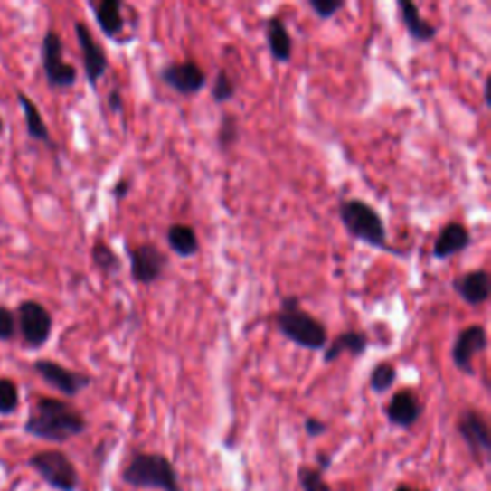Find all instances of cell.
I'll return each mask as SVG.
<instances>
[{"label":"cell","mask_w":491,"mask_h":491,"mask_svg":"<svg viewBox=\"0 0 491 491\" xmlns=\"http://www.w3.org/2000/svg\"><path fill=\"white\" fill-rule=\"evenodd\" d=\"M489 77L486 79V83H484V102H486V106L487 108H491V99H489Z\"/></svg>","instance_id":"obj_35"},{"label":"cell","mask_w":491,"mask_h":491,"mask_svg":"<svg viewBox=\"0 0 491 491\" xmlns=\"http://www.w3.org/2000/svg\"><path fill=\"white\" fill-rule=\"evenodd\" d=\"M18 102H20V106L24 109L27 135L33 140H41V142H46V145H52L51 131H49V127H46L37 104L31 100L29 97H25L24 92H18Z\"/></svg>","instance_id":"obj_22"},{"label":"cell","mask_w":491,"mask_h":491,"mask_svg":"<svg viewBox=\"0 0 491 491\" xmlns=\"http://www.w3.org/2000/svg\"><path fill=\"white\" fill-rule=\"evenodd\" d=\"M398 6H400V14H401V22H403L411 39L419 44L430 42L436 39L438 27L432 25L429 20L422 18L419 5L411 3V0H400Z\"/></svg>","instance_id":"obj_18"},{"label":"cell","mask_w":491,"mask_h":491,"mask_svg":"<svg viewBox=\"0 0 491 491\" xmlns=\"http://www.w3.org/2000/svg\"><path fill=\"white\" fill-rule=\"evenodd\" d=\"M129 265L137 284H154L164 277L169 260L156 244L145 242L129 250Z\"/></svg>","instance_id":"obj_9"},{"label":"cell","mask_w":491,"mask_h":491,"mask_svg":"<svg viewBox=\"0 0 491 491\" xmlns=\"http://www.w3.org/2000/svg\"><path fill=\"white\" fill-rule=\"evenodd\" d=\"M3 131H5V123H3V119H0V133Z\"/></svg>","instance_id":"obj_37"},{"label":"cell","mask_w":491,"mask_h":491,"mask_svg":"<svg viewBox=\"0 0 491 491\" xmlns=\"http://www.w3.org/2000/svg\"><path fill=\"white\" fill-rule=\"evenodd\" d=\"M275 326L288 342L309 352H323L328 344L325 323L304 311L297 296L282 297L280 311L275 315Z\"/></svg>","instance_id":"obj_2"},{"label":"cell","mask_w":491,"mask_h":491,"mask_svg":"<svg viewBox=\"0 0 491 491\" xmlns=\"http://www.w3.org/2000/svg\"><path fill=\"white\" fill-rule=\"evenodd\" d=\"M42 70L51 89H71L77 83V70L63 61V42L56 31H49L41 44Z\"/></svg>","instance_id":"obj_6"},{"label":"cell","mask_w":491,"mask_h":491,"mask_svg":"<svg viewBox=\"0 0 491 491\" xmlns=\"http://www.w3.org/2000/svg\"><path fill=\"white\" fill-rule=\"evenodd\" d=\"M165 241L169 250L173 253H177L179 258H194L200 251V241L196 231L184 223L171 225L165 232Z\"/></svg>","instance_id":"obj_20"},{"label":"cell","mask_w":491,"mask_h":491,"mask_svg":"<svg viewBox=\"0 0 491 491\" xmlns=\"http://www.w3.org/2000/svg\"><path fill=\"white\" fill-rule=\"evenodd\" d=\"M422 415V403L413 390H400L392 395L386 407V417L393 426L413 429Z\"/></svg>","instance_id":"obj_15"},{"label":"cell","mask_w":491,"mask_h":491,"mask_svg":"<svg viewBox=\"0 0 491 491\" xmlns=\"http://www.w3.org/2000/svg\"><path fill=\"white\" fill-rule=\"evenodd\" d=\"M75 37H77L79 49H81L87 83L90 85L92 90H97L99 81L108 71V56L100 46V42L92 37L87 24L75 22Z\"/></svg>","instance_id":"obj_12"},{"label":"cell","mask_w":491,"mask_h":491,"mask_svg":"<svg viewBox=\"0 0 491 491\" xmlns=\"http://www.w3.org/2000/svg\"><path fill=\"white\" fill-rule=\"evenodd\" d=\"M108 108L112 109L114 114H119L123 109V94L119 89H114L112 92L108 94Z\"/></svg>","instance_id":"obj_33"},{"label":"cell","mask_w":491,"mask_h":491,"mask_svg":"<svg viewBox=\"0 0 491 491\" xmlns=\"http://www.w3.org/2000/svg\"><path fill=\"white\" fill-rule=\"evenodd\" d=\"M92 8L100 31L108 39H116L119 33H123L125 20L121 15V0H102V3L94 5Z\"/></svg>","instance_id":"obj_21"},{"label":"cell","mask_w":491,"mask_h":491,"mask_svg":"<svg viewBox=\"0 0 491 491\" xmlns=\"http://www.w3.org/2000/svg\"><path fill=\"white\" fill-rule=\"evenodd\" d=\"M304 429H306V434L309 438H319L326 432V424L319 419H315V417H307L306 422H304Z\"/></svg>","instance_id":"obj_31"},{"label":"cell","mask_w":491,"mask_h":491,"mask_svg":"<svg viewBox=\"0 0 491 491\" xmlns=\"http://www.w3.org/2000/svg\"><path fill=\"white\" fill-rule=\"evenodd\" d=\"M395 491H429V489H415V487H411V486H405V484H401V486H398V487H395Z\"/></svg>","instance_id":"obj_36"},{"label":"cell","mask_w":491,"mask_h":491,"mask_svg":"<svg viewBox=\"0 0 491 491\" xmlns=\"http://www.w3.org/2000/svg\"><path fill=\"white\" fill-rule=\"evenodd\" d=\"M29 467L58 491H75L79 487V474L71 458L60 449L39 451L29 458Z\"/></svg>","instance_id":"obj_5"},{"label":"cell","mask_w":491,"mask_h":491,"mask_svg":"<svg viewBox=\"0 0 491 491\" xmlns=\"http://www.w3.org/2000/svg\"><path fill=\"white\" fill-rule=\"evenodd\" d=\"M241 138V127L239 119H236L232 114H223L219 123V131H217V145L221 150H229L232 148L236 142Z\"/></svg>","instance_id":"obj_25"},{"label":"cell","mask_w":491,"mask_h":491,"mask_svg":"<svg viewBox=\"0 0 491 491\" xmlns=\"http://www.w3.org/2000/svg\"><path fill=\"white\" fill-rule=\"evenodd\" d=\"M24 430L39 439L63 443L87 430V420L71 403L56 398H39L31 409Z\"/></svg>","instance_id":"obj_1"},{"label":"cell","mask_w":491,"mask_h":491,"mask_svg":"<svg viewBox=\"0 0 491 491\" xmlns=\"http://www.w3.org/2000/svg\"><path fill=\"white\" fill-rule=\"evenodd\" d=\"M307 6L319 20H332L338 12L345 8V0H307Z\"/></svg>","instance_id":"obj_29"},{"label":"cell","mask_w":491,"mask_h":491,"mask_svg":"<svg viewBox=\"0 0 491 491\" xmlns=\"http://www.w3.org/2000/svg\"><path fill=\"white\" fill-rule=\"evenodd\" d=\"M90 258H92V263L97 265L100 271L108 277H112V275H118L121 271V260L118 253L114 251V248L99 241L97 244L92 246L90 250Z\"/></svg>","instance_id":"obj_23"},{"label":"cell","mask_w":491,"mask_h":491,"mask_svg":"<svg viewBox=\"0 0 491 491\" xmlns=\"http://www.w3.org/2000/svg\"><path fill=\"white\" fill-rule=\"evenodd\" d=\"M369 347V338L367 335L357 330H345L342 335H338L323 350V363L325 365H332V363L338 361L344 354H350L354 357H361L367 352Z\"/></svg>","instance_id":"obj_17"},{"label":"cell","mask_w":491,"mask_h":491,"mask_svg":"<svg viewBox=\"0 0 491 491\" xmlns=\"http://www.w3.org/2000/svg\"><path fill=\"white\" fill-rule=\"evenodd\" d=\"M297 480L304 491H332L323 478V472L311 467H299Z\"/></svg>","instance_id":"obj_28"},{"label":"cell","mask_w":491,"mask_h":491,"mask_svg":"<svg viewBox=\"0 0 491 491\" xmlns=\"http://www.w3.org/2000/svg\"><path fill=\"white\" fill-rule=\"evenodd\" d=\"M236 97V83L232 75L227 70H219L215 83L212 89V99L215 104H225L231 102Z\"/></svg>","instance_id":"obj_26"},{"label":"cell","mask_w":491,"mask_h":491,"mask_svg":"<svg viewBox=\"0 0 491 491\" xmlns=\"http://www.w3.org/2000/svg\"><path fill=\"white\" fill-rule=\"evenodd\" d=\"M395 380H398V369L392 363H378L369 376V388L374 393H384L395 384Z\"/></svg>","instance_id":"obj_24"},{"label":"cell","mask_w":491,"mask_h":491,"mask_svg":"<svg viewBox=\"0 0 491 491\" xmlns=\"http://www.w3.org/2000/svg\"><path fill=\"white\" fill-rule=\"evenodd\" d=\"M267 31V44L269 52H271L273 60L279 63H288L292 60V37L288 33V27L284 24L280 15H271L265 22Z\"/></svg>","instance_id":"obj_19"},{"label":"cell","mask_w":491,"mask_h":491,"mask_svg":"<svg viewBox=\"0 0 491 491\" xmlns=\"http://www.w3.org/2000/svg\"><path fill=\"white\" fill-rule=\"evenodd\" d=\"M35 373L44 380L51 388L58 390L60 393L68 395V398H75L77 393H81L92 384V378L83 373L70 371L60 363L51 359H39L33 363Z\"/></svg>","instance_id":"obj_10"},{"label":"cell","mask_w":491,"mask_h":491,"mask_svg":"<svg viewBox=\"0 0 491 491\" xmlns=\"http://www.w3.org/2000/svg\"><path fill=\"white\" fill-rule=\"evenodd\" d=\"M15 330H18V323H15V315L0 306V342H10L15 336Z\"/></svg>","instance_id":"obj_30"},{"label":"cell","mask_w":491,"mask_h":491,"mask_svg":"<svg viewBox=\"0 0 491 491\" xmlns=\"http://www.w3.org/2000/svg\"><path fill=\"white\" fill-rule=\"evenodd\" d=\"M472 242V236L468 229L463 223H457V221H451V223L443 225L441 231L438 232L434 248H432V258L446 261L449 258H455L457 253H463Z\"/></svg>","instance_id":"obj_16"},{"label":"cell","mask_w":491,"mask_h":491,"mask_svg":"<svg viewBox=\"0 0 491 491\" xmlns=\"http://www.w3.org/2000/svg\"><path fill=\"white\" fill-rule=\"evenodd\" d=\"M20 405V392L14 380L0 378V415H12Z\"/></svg>","instance_id":"obj_27"},{"label":"cell","mask_w":491,"mask_h":491,"mask_svg":"<svg viewBox=\"0 0 491 491\" xmlns=\"http://www.w3.org/2000/svg\"><path fill=\"white\" fill-rule=\"evenodd\" d=\"M487 350V332L482 325H470L458 332L453 350H451V359L455 363L457 371H461L468 376L477 374L474 371L472 361L477 355L484 354Z\"/></svg>","instance_id":"obj_13"},{"label":"cell","mask_w":491,"mask_h":491,"mask_svg":"<svg viewBox=\"0 0 491 491\" xmlns=\"http://www.w3.org/2000/svg\"><path fill=\"white\" fill-rule=\"evenodd\" d=\"M162 81L181 97H194L208 85V75L196 61H173L162 68Z\"/></svg>","instance_id":"obj_11"},{"label":"cell","mask_w":491,"mask_h":491,"mask_svg":"<svg viewBox=\"0 0 491 491\" xmlns=\"http://www.w3.org/2000/svg\"><path fill=\"white\" fill-rule=\"evenodd\" d=\"M129 193H131V181H129V179H121V181H118L116 186L112 188V196H114L118 202L125 200L127 196H129Z\"/></svg>","instance_id":"obj_32"},{"label":"cell","mask_w":491,"mask_h":491,"mask_svg":"<svg viewBox=\"0 0 491 491\" xmlns=\"http://www.w3.org/2000/svg\"><path fill=\"white\" fill-rule=\"evenodd\" d=\"M338 217L354 241L380 251H390L393 256H401V251L388 242V231L382 215L367 202L359 198L342 200L338 205Z\"/></svg>","instance_id":"obj_3"},{"label":"cell","mask_w":491,"mask_h":491,"mask_svg":"<svg viewBox=\"0 0 491 491\" xmlns=\"http://www.w3.org/2000/svg\"><path fill=\"white\" fill-rule=\"evenodd\" d=\"M22 332L24 342L39 350L46 342L51 340L54 319L51 311L46 309L42 304L35 302V299H25L18 306V319H15Z\"/></svg>","instance_id":"obj_7"},{"label":"cell","mask_w":491,"mask_h":491,"mask_svg":"<svg viewBox=\"0 0 491 491\" xmlns=\"http://www.w3.org/2000/svg\"><path fill=\"white\" fill-rule=\"evenodd\" d=\"M453 292L463 299L465 304L478 307L484 306L491 296V277L484 269L477 271H468L465 275H458L451 282Z\"/></svg>","instance_id":"obj_14"},{"label":"cell","mask_w":491,"mask_h":491,"mask_svg":"<svg viewBox=\"0 0 491 491\" xmlns=\"http://www.w3.org/2000/svg\"><path fill=\"white\" fill-rule=\"evenodd\" d=\"M457 432L467 443V448L477 465H486L491 453V434L486 417L477 409H467L457 420Z\"/></svg>","instance_id":"obj_8"},{"label":"cell","mask_w":491,"mask_h":491,"mask_svg":"<svg viewBox=\"0 0 491 491\" xmlns=\"http://www.w3.org/2000/svg\"><path fill=\"white\" fill-rule=\"evenodd\" d=\"M121 478L133 487L183 491L175 467L165 455L160 453H135L131 463L123 470Z\"/></svg>","instance_id":"obj_4"},{"label":"cell","mask_w":491,"mask_h":491,"mask_svg":"<svg viewBox=\"0 0 491 491\" xmlns=\"http://www.w3.org/2000/svg\"><path fill=\"white\" fill-rule=\"evenodd\" d=\"M316 465H319V467H316V470H321V472L328 470L330 465H332V457L328 453H319V455H316Z\"/></svg>","instance_id":"obj_34"}]
</instances>
